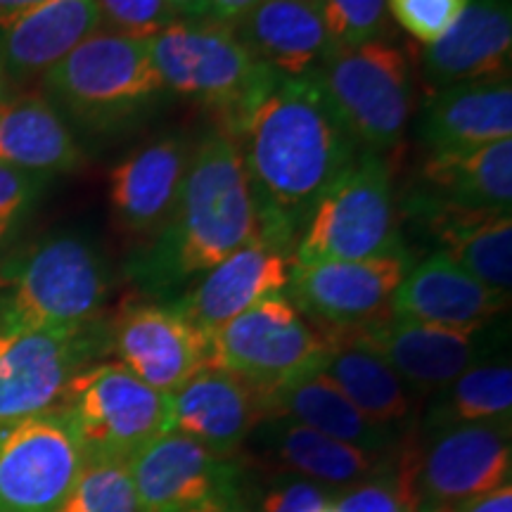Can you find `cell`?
<instances>
[{
    "label": "cell",
    "instance_id": "36",
    "mask_svg": "<svg viewBox=\"0 0 512 512\" xmlns=\"http://www.w3.org/2000/svg\"><path fill=\"white\" fill-rule=\"evenodd\" d=\"M46 176L0 164V247L10 240L41 195Z\"/></svg>",
    "mask_w": 512,
    "mask_h": 512
},
{
    "label": "cell",
    "instance_id": "23",
    "mask_svg": "<svg viewBox=\"0 0 512 512\" xmlns=\"http://www.w3.org/2000/svg\"><path fill=\"white\" fill-rule=\"evenodd\" d=\"M95 0H48L0 19V69L5 79L46 76L57 62L100 29Z\"/></svg>",
    "mask_w": 512,
    "mask_h": 512
},
{
    "label": "cell",
    "instance_id": "33",
    "mask_svg": "<svg viewBox=\"0 0 512 512\" xmlns=\"http://www.w3.org/2000/svg\"><path fill=\"white\" fill-rule=\"evenodd\" d=\"M332 48L361 46L387 31V0H320Z\"/></svg>",
    "mask_w": 512,
    "mask_h": 512
},
{
    "label": "cell",
    "instance_id": "1",
    "mask_svg": "<svg viewBox=\"0 0 512 512\" xmlns=\"http://www.w3.org/2000/svg\"><path fill=\"white\" fill-rule=\"evenodd\" d=\"M233 140L252 185L261 235L290 252L320 197L363 152L313 72L280 81Z\"/></svg>",
    "mask_w": 512,
    "mask_h": 512
},
{
    "label": "cell",
    "instance_id": "5",
    "mask_svg": "<svg viewBox=\"0 0 512 512\" xmlns=\"http://www.w3.org/2000/svg\"><path fill=\"white\" fill-rule=\"evenodd\" d=\"M55 105L93 128L126 124L166 93L147 38L98 29L43 76Z\"/></svg>",
    "mask_w": 512,
    "mask_h": 512
},
{
    "label": "cell",
    "instance_id": "43",
    "mask_svg": "<svg viewBox=\"0 0 512 512\" xmlns=\"http://www.w3.org/2000/svg\"><path fill=\"white\" fill-rule=\"evenodd\" d=\"M5 86H8V79H5L3 69H0V107H3V102L8 100V95H5Z\"/></svg>",
    "mask_w": 512,
    "mask_h": 512
},
{
    "label": "cell",
    "instance_id": "25",
    "mask_svg": "<svg viewBox=\"0 0 512 512\" xmlns=\"http://www.w3.org/2000/svg\"><path fill=\"white\" fill-rule=\"evenodd\" d=\"M418 138L430 152L470 150L512 138L510 76L434 91L422 107Z\"/></svg>",
    "mask_w": 512,
    "mask_h": 512
},
{
    "label": "cell",
    "instance_id": "19",
    "mask_svg": "<svg viewBox=\"0 0 512 512\" xmlns=\"http://www.w3.org/2000/svg\"><path fill=\"white\" fill-rule=\"evenodd\" d=\"M171 403V430L200 441L214 456L233 458L266 420L261 392L228 370L207 366L183 382Z\"/></svg>",
    "mask_w": 512,
    "mask_h": 512
},
{
    "label": "cell",
    "instance_id": "28",
    "mask_svg": "<svg viewBox=\"0 0 512 512\" xmlns=\"http://www.w3.org/2000/svg\"><path fill=\"white\" fill-rule=\"evenodd\" d=\"M261 399H264L266 420L287 418L363 451L382 453V456L396 453L392 427L370 422L323 370L275 387L271 392H261Z\"/></svg>",
    "mask_w": 512,
    "mask_h": 512
},
{
    "label": "cell",
    "instance_id": "32",
    "mask_svg": "<svg viewBox=\"0 0 512 512\" xmlns=\"http://www.w3.org/2000/svg\"><path fill=\"white\" fill-rule=\"evenodd\" d=\"M57 512H140L126 463H88Z\"/></svg>",
    "mask_w": 512,
    "mask_h": 512
},
{
    "label": "cell",
    "instance_id": "16",
    "mask_svg": "<svg viewBox=\"0 0 512 512\" xmlns=\"http://www.w3.org/2000/svg\"><path fill=\"white\" fill-rule=\"evenodd\" d=\"M290 271V249L259 233L200 275L174 306L209 337L228 320L238 318L273 294L285 292Z\"/></svg>",
    "mask_w": 512,
    "mask_h": 512
},
{
    "label": "cell",
    "instance_id": "7",
    "mask_svg": "<svg viewBox=\"0 0 512 512\" xmlns=\"http://www.w3.org/2000/svg\"><path fill=\"white\" fill-rule=\"evenodd\" d=\"M313 74L361 150L384 157L401 145L415 110V74L399 46L375 38L332 48Z\"/></svg>",
    "mask_w": 512,
    "mask_h": 512
},
{
    "label": "cell",
    "instance_id": "6",
    "mask_svg": "<svg viewBox=\"0 0 512 512\" xmlns=\"http://www.w3.org/2000/svg\"><path fill=\"white\" fill-rule=\"evenodd\" d=\"M403 249L392 169L382 155L363 150L313 207L294 242L292 266L361 261Z\"/></svg>",
    "mask_w": 512,
    "mask_h": 512
},
{
    "label": "cell",
    "instance_id": "39",
    "mask_svg": "<svg viewBox=\"0 0 512 512\" xmlns=\"http://www.w3.org/2000/svg\"><path fill=\"white\" fill-rule=\"evenodd\" d=\"M256 3H259V0H209L211 19L228 24V27H238L240 19L245 17Z\"/></svg>",
    "mask_w": 512,
    "mask_h": 512
},
{
    "label": "cell",
    "instance_id": "44",
    "mask_svg": "<svg viewBox=\"0 0 512 512\" xmlns=\"http://www.w3.org/2000/svg\"><path fill=\"white\" fill-rule=\"evenodd\" d=\"M323 512H335V510H332V503H330V505H328V508H325Z\"/></svg>",
    "mask_w": 512,
    "mask_h": 512
},
{
    "label": "cell",
    "instance_id": "17",
    "mask_svg": "<svg viewBox=\"0 0 512 512\" xmlns=\"http://www.w3.org/2000/svg\"><path fill=\"white\" fill-rule=\"evenodd\" d=\"M479 335L482 330L441 328L392 316L370 328L330 337H347L375 351L415 392H439L479 363Z\"/></svg>",
    "mask_w": 512,
    "mask_h": 512
},
{
    "label": "cell",
    "instance_id": "2",
    "mask_svg": "<svg viewBox=\"0 0 512 512\" xmlns=\"http://www.w3.org/2000/svg\"><path fill=\"white\" fill-rule=\"evenodd\" d=\"M259 233L240 147L226 133H209L192 147L174 211L128 259L126 275L147 297H171Z\"/></svg>",
    "mask_w": 512,
    "mask_h": 512
},
{
    "label": "cell",
    "instance_id": "10",
    "mask_svg": "<svg viewBox=\"0 0 512 512\" xmlns=\"http://www.w3.org/2000/svg\"><path fill=\"white\" fill-rule=\"evenodd\" d=\"M332 349L287 294H273L209 335L211 366L242 377L259 392L320 373Z\"/></svg>",
    "mask_w": 512,
    "mask_h": 512
},
{
    "label": "cell",
    "instance_id": "4",
    "mask_svg": "<svg viewBox=\"0 0 512 512\" xmlns=\"http://www.w3.org/2000/svg\"><path fill=\"white\" fill-rule=\"evenodd\" d=\"M107 294L98 247L76 233L50 235L0 268V328H83L98 323Z\"/></svg>",
    "mask_w": 512,
    "mask_h": 512
},
{
    "label": "cell",
    "instance_id": "13",
    "mask_svg": "<svg viewBox=\"0 0 512 512\" xmlns=\"http://www.w3.org/2000/svg\"><path fill=\"white\" fill-rule=\"evenodd\" d=\"M411 271V252L361 261L292 266L287 297L325 335H349L392 318L394 294Z\"/></svg>",
    "mask_w": 512,
    "mask_h": 512
},
{
    "label": "cell",
    "instance_id": "40",
    "mask_svg": "<svg viewBox=\"0 0 512 512\" xmlns=\"http://www.w3.org/2000/svg\"><path fill=\"white\" fill-rule=\"evenodd\" d=\"M171 8L178 12L181 19H204L211 17L209 0H169Z\"/></svg>",
    "mask_w": 512,
    "mask_h": 512
},
{
    "label": "cell",
    "instance_id": "35",
    "mask_svg": "<svg viewBox=\"0 0 512 512\" xmlns=\"http://www.w3.org/2000/svg\"><path fill=\"white\" fill-rule=\"evenodd\" d=\"M95 3L107 29L136 38H152L181 19L169 0H95Z\"/></svg>",
    "mask_w": 512,
    "mask_h": 512
},
{
    "label": "cell",
    "instance_id": "12",
    "mask_svg": "<svg viewBox=\"0 0 512 512\" xmlns=\"http://www.w3.org/2000/svg\"><path fill=\"white\" fill-rule=\"evenodd\" d=\"M88 465L60 408L0 425V512H57Z\"/></svg>",
    "mask_w": 512,
    "mask_h": 512
},
{
    "label": "cell",
    "instance_id": "37",
    "mask_svg": "<svg viewBox=\"0 0 512 512\" xmlns=\"http://www.w3.org/2000/svg\"><path fill=\"white\" fill-rule=\"evenodd\" d=\"M335 512H413L396 472H382L332 498Z\"/></svg>",
    "mask_w": 512,
    "mask_h": 512
},
{
    "label": "cell",
    "instance_id": "26",
    "mask_svg": "<svg viewBox=\"0 0 512 512\" xmlns=\"http://www.w3.org/2000/svg\"><path fill=\"white\" fill-rule=\"evenodd\" d=\"M233 29L283 79L316 72L332 50L320 0H259Z\"/></svg>",
    "mask_w": 512,
    "mask_h": 512
},
{
    "label": "cell",
    "instance_id": "21",
    "mask_svg": "<svg viewBox=\"0 0 512 512\" xmlns=\"http://www.w3.org/2000/svg\"><path fill=\"white\" fill-rule=\"evenodd\" d=\"M512 62L510 0H470L458 22L422 53V79L434 91L467 81L508 79Z\"/></svg>",
    "mask_w": 512,
    "mask_h": 512
},
{
    "label": "cell",
    "instance_id": "27",
    "mask_svg": "<svg viewBox=\"0 0 512 512\" xmlns=\"http://www.w3.org/2000/svg\"><path fill=\"white\" fill-rule=\"evenodd\" d=\"M413 192L446 207L510 211L512 138L470 150L430 152Z\"/></svg>",
    "mask_w": 512,
    "mask_h": 512
},
{
    "label": "cell",
    "instance_id": "42",
    "mask_svg": "<svg viewBox=\"0 0 512 512\" xmlns=\"http://www.w3.org/2000/svg\"><path fill=\"white\" fill-rule=\"evenodd\" d=\"M204 512H254L252 508H249V503L245 501V494H235V496H230V498H226V501H221V503H216L214 508H209V510H204Z\"/></svg>",
    "mask_w": 512,
    "mask_h": 512
},
{
    "label": "cell",
    "instance_id": "20",
    "mask_svg": "<svg viewBox=\"0 0 512 512\" xmlns=\"http://www.w3.org/2000/svg\"><path fill=\"white\" fill-rule=\"evenodd\" d=\"M406 211L427 230L437 252L451 259L503 297L512 287V216L510 211H475L446 207L413 195L403 202Z\"/></svg>",
    "mask_w": 512,
    "mask_h": 512
},
{
    "label": "cell",
    "instance_id": "14",
    "mask_svg": "<svg viewBox=\"0 0 512 512\" xmlns=\"http://www.w3.org/2000/svg\"><path fill=\"white\" fill-rule=\"evenodd\" d=\"M140 512H204L240 494V467L169 430L128 460Z\"/></svg>",
    "mask_w": 512,
    "mask_h": 512
},
{
    "label": "cell",
    "instance_id": "31",
    "mask_svg": "<svg viewBox=\"0 0 512 512\" xmlns=\"http://www.w3.org/2000/svg\"><path fill=\"white\" fill-rule=\"evenodd\" d=\"M512 411V370L508 361H479L439 389L427 411L425 430H439L472 422L510 420Z\"/></svg>",
    "mask_w": 512,
    "mask_h": 512
},
{
    "label": "cell",
    "instance_id": "9",
    "mask_svg": "<svg viewBox=\"0 0 512 512\" xmlns=\"http://www.w3.org/2000/svg\"><path fill=\"white\" fill-rule=\"evenodd\" d=\"M72 422L88 463H128L171 430L169 394L157 392L121 363H95L57 401Z\"/></svg>",
    "mask_w": 512,
    "mask_h": 512
},
{
    "label": "cell",
    "instance_id": "18",
    "mask_svg": "<svg viewBox=\"0 0 512 512\" xmlns=\"http://www.w3.org/2000/svg\"><path fill=\"white\" fill-rule=\"evenodd\" d=\"M190 140L164 133L121 159L110 174V207L121 233L147 242L174 211L192 155Z\"/></svg>",
    "mask_w": 512,
    "mask_h": 512
},
{
    "label": "cell",
    "instance_id": "24",
    "mask_svg": "<svg viewBox=\"0 0 512 512\" xmlns=\"http://www.w3.org/2000/svg\"><path fill=\"white\" fill-rule=\"evenodd\" d=\"M261 458L283 475H297L325 489H349L389 470L392 456L325 437L287 418H268L252 432ZM249 437V439H252Z\"/></svg>",
    "mask_w": 512,
    "mask_h": 512
},
{
    "label": "cell",
    "instance_id": "22",
    "mask_svg": "<svg viewBox=\"0 0 512 512\" xmlns=\"http://www.w3.org/2000/svg\"><path fill=\"white\" fill-rule=\"evenodd\" d=\"M503 297L470 273L434 252L415 264L394 294L392 316L456 330H484L491 318L508 309Z\"/></svg>",
    "mask_w": 512,
    "mask_h": 512
},
{
    "label": "cell",
    "instance_id": "34",
    "mask_svg": "<svg viewBox=\"0 0 512 512\" xmlns=\"http://www.w3.org/2000/svg\"><path fill=\"white\" fill-rule=\"evenodd\" d=\"M470 0H387V10L403 29L425 46L437 43Z\"/></svg>",
    "mask_w": 512,
    "mask_h": 512
},
{
    "label": "cell",
    "instance_id": "38",
    "mask_svg": "<svg viewBox=\"0 0 512 512\" xmlns=\"http://www.w3.org/2000/svg\"><path fill=\"white\" fill-rule=\"evenodd\" d=\"M330 489L297 475L275 477L266 494L261 496L259 510L254 512H323L332 503Z\"/></svg>",
    "mask_w": 512,
    "mask_h": 512
},
{
    "label": "cell",
    "instance_id": "11",
    "mask_svg": "<svg viewBox=\"0 0 512 512\" xmlns=\"http://www.w3.org/2000/svg\"><path fill=\"white\" fill-rule=\"evenodd\" d=\"M110 349V330L100 323L83 328H0V425L57 406L67 384Z\"/></svg>",
    "mask_w": 512,
    "mask_h": 512
},
{
    "label": "cell",
    "instance_id": "30",
    "mask_svg": "<svg viewBox=\"0 0 512 512\" xmlns=\"http://www.w3.org/2000/svg\"><path fill=\"white\" fill-rule=\"evenodd\" d=\"M332 349L323 373L342 389L370 422L382 427L403 425L413 415L411 387L375 351L347 337H330Z\"/></svg>",
    "mask_w": 512,
    "mask_h": 512
},
{
    "label": "cell",
    "instance_id": "3",
    "mask_svg": "<svg viewBox=\"0 0 512 512\" xmlns=\"http://www.w3.org/2000/svg\"><path fill=\"white\" fill-rule=\"evenodd\" d=\"M166 91L200 102L233 138L242 121L264 102L283 76L256 60L233 27L216 19H176L147 38Z\"/></svg>",
    "mask_w": 512,
    "mask_h": 512
},
{
    "label": "cell",
    "instance_id": "29",
    "mask_svg": "<svg viewBox=\"0 0 512 512\" xmlns=\"http://www.w3.org/2000/svg\"><path fill=\"white\" fill-rule=\"evenodd\" d=\"M83 152L74 131L46 93H19L0 107V164L31 174L79 169Z\"/></svg>",
    "mask_w": 512,
    "mask_h": 512
},
{
    "label": "cell",
    "instance_id": "8",
    "mask_svg": "<svg viewBox=\"0 0 512 512\" xmlns=\"http://www.w3.org/2000/svg\"><path fill=\"white\" fill-rule=\"evenodd\" d=\"M510 420L425 430L399 453L396 479L413 512H446L510 482Z\"/></svg>",
    "mask_w": 512,
    "mask_h": 512
},
{
    "label": "cell",
    "instance_id": "41",
    "mask_svg": "<svg viewBox=\"0 0 512 512\" xmlns=\"http://www.w3.org/2000/svg\"><path fill=\"white\" fill-rule=\"evenodd\" d=\"M41 3H48V0H0V19L19 15V12L36 8Z\"/></svg>",
    "mask_w": 512,
    "mask_h": 512
},
{
    "label": "cell",
    "instance_id": "15",
    "mask_svg": "<svg viewBox=\"0 0 512 512\" xmlns=\"http://www.w3.org/2000/svg\"><path fill=\"white\" fill-rule=\"evenodd\" d=\"M107 330L117 363L157 392L174 394L192 375L211 366L209 337L174 304H133Z\"/></svg>",
    "mask_w": 512,
    "mask_h": 512
}]
</instances>
